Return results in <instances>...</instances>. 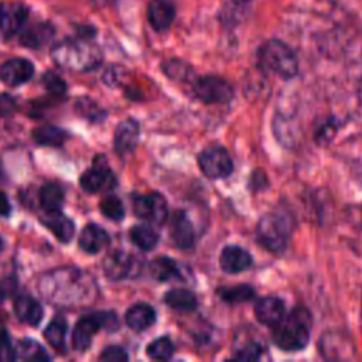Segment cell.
<instances>
[{
	"label": "cell",
	"mask_w": 362,
	"mask_h": 362,
	"mask_svg": "<svg viewBox=\"0 0 362 362\" xmlns=\"http://www.w3.org/2000/svg\"><path fill=\"white\" fill-rule=\"evenodd\" d=\"M55 28L49 23H34L28 25L20 35V44L28 48H41L52 40Z\"/></svg>",
	"instance_id": "ffe728a7"
},
{
	"label": "cell",
	"mask_w": 362,
	"mask_h": 362,
	"mask_svg": "<svg viewBox=\"0 0 362 362\" xmlns=\"http://www.w3.org/2000/svg\"><path fill=\"white\" fill-rule=\"evenodd\" d=\"M66 328H68V325H66V321H65L64 318L58 317V318L52 320V321L47 325L45 331H44V337H45L47 342H48L52 348H55V349H58V351L64 349V346H65Z\"/></svg>",
	"instance_id": "f1b7e54d"
},
{
	"label": "cell",
	"mask_w": 362,
	"mask_h": 362,
	"mask_svg": "<svg viewBox=\"0 0 362 362\" xmlns=\"http://www.w3.org/2000/svg\"><path fill=\"white\" fill-rule=\"evenodd\" d=\"M16 359L20 361H49V355L45 349L31 338H24L16 348Z\"/></svg>",
	"instance_id": "d4e9b609"
},
{
	"label": "cell",
	"mask_w": 362,
	"mask_h": 362,
	"mask_svg": "<svg viewBox=\"0 0 362 362\" xmlns=\"http://www.w3.org/2000/svg\"><path fill=\"white\" fill-rule=\"evenodd\" d=\"M16 359V349L11 346V342L7 337V334L0 335V361L1 362H8Z\"/></svg>",
	"instance_id": "ab89813d"
},
{
	"label": "cell",
	"mask_w": 362,
	"mask_h": 362,
	"mask_svg": "<svg viewBox=\"0 0 362 362\" xmlns=\"http://www.w3.org/2000/svg\"><path fill=\"white\" fill-rule=\"evenodd\" d=\"M54 62L65 69L89 72L102 64V51L88 37L68 38L55 44L51 49Z\"/></svg>",
	"instance_id": "7a4b0ae2"
},
{
	"label": "cell",
	"mask_w": 362,
	"mask_h": 362,
	"mask_svg": "<svg viewBox=\"0 0 362 362\" xmlns=\"http://www.w3.org/2000/svg\"><path fill=\"white\" fill-rule=\"evenodd\" d=\"M133 211L139 218L161 225L167 218V202L158 192L137 195L133 198Z\"/></svg>",
	"instance_id": "ba28073f"
},
{
	"label": "cell",
	"mask_w": 362,
	"mask_h": 362,
	"mask_svg": "<svg viewBox=\"0 0 362 362\" xmlns=\"http://www.w3.org/2000/svg\"><path fill=\"white\" fill-rule=\"evenodd\" d=\"M28 7L17 1H6L0 4V31L6 37H13L21 31L28 20Z\"/></svg>",
	"instance_id": "9c48e42d"
},
{
	"label": "cell",
	"mask_w": 362,
	"mask_h": 362,
	"mask_svg": "<svg viewBox=\"0 0 362 362\" xmlns=\"http://www.w3.org/2000/svg\"><path fill=\"white\" fill-rule=\"evenodd\" d=\"M130 239L141 250H151L158 242V235L147 225H134L130 230Z\"/></svg>",
	"instance_id": "83f0119b"
},
{
	"label": "cell",
	"mask_w": 362,
	"mask_h": 362,
	"mask_svg": "<svg viewBox=\"0 0 362 362\" xmlns=\"http://www.w3.org/2000/svg\"><path fill=\"white\" fill-rule=\"evenodd\" d=\"M42 82L52 96H62L66 92L65 82L61 79V76H58L54 72H47L42 76Z\"/></svg>",
	"instance_id": "74e56055"
},
{
	"label": "cell",
	"mask_w": 362,
	"mask_h": 362,
	"mask_svg": "<svg viewBox=\"0 0 362 362\" xmlns=\"http://www.w3.org/2000/svg\"><path fill=\"white\" fill-rule=\"evenodd\" d=\"M3 300H4V293H3V290H1V287H0V304L3 303Z\"/></svg>",
	"instance_id": "f6af8a7d"
},
{
	"label": "cell",
	"mask_w": 362,
	"mask_h": 362,
	"mask_svg": "<svg viewBox=\"0 0 362 362\" xmlns=\"http://www.w3.org/2000/svg\"><path fill=\"white\" fill-rule=\"evenodd\" d=\"M109 243L107 232L98 225H88L79 236V246L86 253H98Z\"/></svg>",
	"instance_id": "44dd1931"
},
{
	"label": "cell",
	"mask_w": 362,
	"mask_h": 362,
	"mask_svg": "<svg viewBox=\"0 0 362 362\" xmlns=\"http://www.w3.org/2000/svg\"><path fill=\"white\" fill-rule=\"evenodd\" d=\"M40 202L45 211H59L64 202V191L57 184H45L40 191Z\"/></svg>",
	"instance_id": "f546056e"
},
{
	"label": "cell",
	"mask_w": 362,
	"mask_h": 362,
	"mask_svg": "<svg viewBox=\"0 0 362 362\" xmlns=\"http://www.w3.org/2000/svg\"><path fill=\"white\" fill-rule=\"evenodd\" d=\"M17 109L16 99L8 95V93H1L0 95V117L11 116Z\"/></svg>",
	"instance_id": "60d3db41"
},
{
	"label": "cell",
	"mask_w": 362,
	"mask_h": 362,
	"mask_svg": "<svg viewBox=\"0 0 362 362\" xmlns=\"http://www.w3.org/2000/svg\"><path fill=\"white\" fill-rule=\"evenodd\" d=\"M150 274L158 281H168L180 276L177 263L170 257H157L150 263Z\"/></svg>",
	"instance_id": "4316f807"
},
{
	"label": "cell",
	"mask_w": 362,
	"mask_h": 362,
	"mask_svg": "<svg viewBox=\"0 0 362 362\" xmlns=\"http://www.w3.org/2000/svg\"><path fill=\"white\" fill-rule=\"evenodd\" d=\"M103 269L112 280H122L133 277L139 269V263L134 256L126 252H115L106 257Z\"/></svg>",
	"instance_id": "7c38bea8"
},
{
	"label": "cell",
	"mask_w": 362,
	"mask_h": 362,
	"mask_svg": "<svg viewBox=\"0 0 362 362\" xmlns=\"http://www.w3.org/2000/svg\"><path fill=\"white\" fill-rule=\"evenodd\" d=\"M33 139L41 146L59 147L68 139V133L54 124H42L33 130Z\"/></svg>",
	"instance_id": "cb8c5ba5"
},
{
	"label": "cell",
	"mask_w": 362,
	"mask_h": 362,
	"mask_svg": "<svg viewBox=\"0 0 362 362\" xmlns=\"http://www.w3.org/2000/svg\"><path fill=\"white\" fill-rule=\"evenodd\" d=\"M359 102H361V106H362V82H361V86H359Z\"/></svg>",
	"instance_id": "ee69618b"
},
{
	"label": "cell",
	"mask_w": 362,
	"mask_h": 362,
	"mask_svg": "<svg viewBox=\"0 0 362 362\" xmlns=\"http://www.w3.org/2000/svg\"><path fill=\"white\" fill-rule=\"evenodd\" d=\"M0 249H1V239H0Z\"/></svg>",
	"instance_id": "bcb514c9"
},
{
	"label": "cell",
	"mask_w": 362,
	"mask_h": 362,
	"mask_svg": "<svg viewBox=\"0 0 362 362\" xmlns=\"http://www.w3.org/2000/svg\"><path fill=\"white\" fill-rule=\"evenodd\" d=\"M11 211V206H10V202H8V198L4 192L0 191V218H4V216H8Z\"/></svg>",
	"instance_id": "b9f144b4"
},
{
	"label": "cell",
	"mask_w": 362,
	"mask_h": 362,
	"mask_svg": "<svg viewBox=\"0 0 362 362\" xmlns=\"http://www.w3.org/2000/svg\"><path fill=\"white\" fill-rule=\"evenodd\" d=\"M198 164L202 173L214 180L226 178L233 171V161L223 147H208L198 156Z\"/></svg>",
	"instance_id": "52a82bcc"
},
{
	"label": "cell",
	"mask_w": 362,
	"mask_h": 362,
	"mask_svg": "<svg viewBox=\"0 0 362 362\" xmlns=\"http://www.w3.org/2000/svg\"><path fill=\"white\" fill-rule=\"evenodd\" d=\"M219 266L225 273H242L252 266V255L236 245L225 246L219 256Z\"/></svg>",
	"instance_id": "2e32d148"
},
{
	"label": "cell",
	"mask_w": 362,
	"mask_h": 362,
	"mask_svg": "<svg viewBox=\"0 0 362 362\" xmlns=\"http://www.w3.org/2000/svg\"><path fill=\"white\" fill-rule=\"evenodd\" d=\"M294 222L291 215L284 211L264 214L256 225L255 233L257 243L272 253H281L291 238Z\"/></svg>",
	"instance_id": "277c9868"
},
{
	"label": "cell",
	"mask_w": 362,
	"mask_h": 362,
	"mask_svg": "<svg viewBox=\"0 0 362 362\" xmlns=\"http://www.w3.org/2000/svg\"><path fill=\"white\" fill-rule=\"evenodd\" d=\"M100 359L109 361V362H122V361H127L129 356L123 348L112 345L103 349V352L100 354Z\"/></svg>",
	"instance_id": "f35d334b"
},
{
	"label": "cell",
	"mask_w": 362,
	"mask_h": 362,
	"mask_svg": "<svg viewBox=\"0 0 362 362\" xmlns=\"http://www.w3.org/2000/svg\"><path fill=\"white\" fill-rule=\"evenodd\" d=\"M259 66L284 81L296 78L300 72L298 57L294 49L279 38L266 40L256 52Z\"/></svg>",
	"instance_id": "3957f363"
},
{
	"label": "cell",
	"mask_w": 362,
	"mask_h": 362,
	"mask_svg": "<svg viewBox=\"0 0 362 362\" xmlns=\"http://www.w3.org/2000/svg\"><path fill=\"white\" fill-rule=\"evenodd\" d=\"M320 354L331 361H349L356 358V349L352 338L342 331H327L318 342Z\"/></svg>",
	"instance_id": "8992f818"
},
{
	"label": "cell",
	"mask_w": 362,
	"mask_h": 362,
	"mask_svg": "<svg viewBox=\"0 0 362 362\" xmlns=\"http://www.w3.org/2000/svg\"><path fill=\"white\" fill-rule=\"evenodd\" d=\"M266 345L262 341H249L233 352V358L239 361H257L266 352Z\"/></svg>",
	"instance_id": "d6a6232c"
},
{
	"label": "cell",
	"mask_w": 362,
	"mask_h": 362,
	"mask_svg": "<svg viewBox=\"0 0 362 362\" xmlns=\"http://www.w3.org/2000/svg\"><path fill=\"white\" fill-rule=\"evenodd\" d=\"M192 90L194 95L205 103H226L235 95L232 85L216 75L197 78L194 81Z\"/></svg>",
	"instance_id": "5b68a950"
},
{
	"label": "cell",
	"mask_w": 362,
	"mask_h": 362,
	"mask_svg": "<svg viewBox=\"0 0 362 362\" xmlns=\"http://www.w3.org/2000/svg\"><path fill=\"white\" fill-rule=\"evenodd\" d=\"M361 219H362V209H361Z\"/></svg>",
	"instance_id": "7dc6e473"
},
{
	"label": "cell",
	"mask_w": 362,
	"mask_h": 362,
	"mask_svg": "<svg viewBox=\"0 0 362 362\" xmlns=\"http://www.w3.org/2000/svg\"><path fill=\"white\" fill-rule=\"evenodd\" d=\"M156 321L154 310L146 304L139 303L130 307L126 313V324L134 331H144Z\"/></svg>",
	"instance_id": "603a6c76"
},
{
	"label": "cell",
	"mask_w": 362,
	"mask_h": 362,
	"mask_svg": "<svg viewBox=\"0 0 362 362\" xmlns=\"http://www.w3.org/2000/svg\"><path fill=\"white\" fill-rule=\"evenodd\" d=\"M164 301L167 303V305H170L174 310H180V311H192L197 307V298L192 294V291L185 290V288H175V290H170L165 297Z\"/></svg>",
	"instance_id": "484cf974"
},
{
	"label": "cell",
	"mask_w": 362,
	"mask_h": 362,
	"mask_svg": "<svg viewBox=\"0 0 362 362\" xmlns=\"http://www.w3.org/2000/svg\"><path fill=\"white\" fill-rule=\"evenodd\" d=\"M100 211L106 218H109L112 221H120L124 216V206H123L122 201L113 195L102 199Z\"/></svg>",
	"instance_id": "d590c367"
},
{
	"label": "cell",
	"mask_w": 362,
	"mask_h": 362,
	"mask_svg": "<svg viewBox=\"0 0 362 362\" xmlns=\"http://www.w3.org/2000/svg\"><path fill=\"white\" fill-rule=\"evenodd\" d=\"M219 297L229 303V304H238L249 301L255 297V290L247 284H239L233 287H223L219 291Z\"/></svg>",
	"instance_id": "4dcf8cb0"
},
{
	"label": "cell",
	"mask_w": 362,
	"mask_h": 362,
	"mask_svg": "<svg viewBox=\"0 0 362 362\" xmlns=\"http://www.w3.org/2000/svg\"><path fill=\"white\" fill-rule=\"evenodd\" d=\"M34 75V65L25 58H11L0 66V79L8 86L28 82Z\"/></svg>",
	"instance_id": "4fadbf2b"
},
{
	"label": "cell",
	"mask_w": 362,
	"mask_h": 362,
	"mask_svg": "<svg viewBox=\"0 0 362 362\" xmlns=\"http://www.w3.org/2000/svg\"><path fill=\"white\" fill-rule=\"evenodd\" d=\"M79 184L89 194L99 192L115 185V178L102 156L95 157L93 167L81 175Z\"/></svg>",
	"instance_id": "30bf717a"
},
{
	"label": "cell",
	"mask_w": 362,
	"mask_h": 362,
	"mask_svg": "<svg viewBox=\"0 0 362 362\" xmlns=\"http://www.w3.org/2000/svg\"><path fill=\"white\" fill-rule=\"evenodd\" d=\"M174 354V345L173 342L165 338V337H161V338H157L156 341H153L148 346H147V355L153 359H157V361H164V359H168L171 358V355Z\"/></svg>",
	"instance_id": "e575fe53"
},
{
	"label": "cell",
	"mask_w": 362,
	"mask_h": 362,
	"mask_svg": "<svg viewBox=\"0 0 362 362\" xmlns=\"http://www.w3.org/2000/svg\"><path fill=\"white\" fill-rule=\"evenodd\" d=\"M147 17L156 31H164L174 21L175 7L170 0H151L147 7Z\"/></svg>",
	"instance_id": "e0dca14e"
},
{
	"label": "cell",
	"mask_w": 362,
	"mask_h": 362,
	"mask_svg": "<svg viewBox=\"0 0 362 362\" xmlns=\"http://www.w3.org/2000/svg\"><path fill=\"white\" fill-rule=\"evenodd\" d=\"M170 236L177 247L189 250L195 243V230L191 219L184 211H177L170 222Z\"/></svg>",
	"instance_id": "8fae6325"
},
{
	"label": "cell",
	"mask_w": 362,
	"mask_h": 362,
	"mask_svg": "<svg viewBox=\"0 0 362 362\" xmlns=\"http://www.w3.org/2000/svg\"><path fill=\"white\" fill-rule=\"evenodd\" d=\"M75 109L81 116H83L89 120H93V122H99L106 116V112L96 102H93L89 98L78 99Z\"/></svg>",
	"instance_id": "836d02e7"
},
{
	"label": "cell",
	"mask_w": 362,
	"mask_h": 362,
	"mask_svg": "<svg viewBox=\"0 0 362 362\" xmlns=\"http://www.w3.org/2000/svg\"><path fill=\"white\" fill-rule=\"evenodd\" d=\"M253 311L260 324L273 328L284 317L286 305L280 297L266 296L256 301Z\"/></svg>",
	"instance_id": "5bb4252c"
},
{
	"label": "cell",
	"mask_w": 362,
	"mask_h": 362,
	"mask_svg": "<svg viewBox=\"0 0 362 362\" xmlns=\"http://www.w3.org/2000/svg\"><path fill=\"white\" fill-rule=\"evenodd\" d=\"M163 71L165 72L167 76H170L174 81H189L192 76V68L181 61V59H168L167 62L163 64Z\"/></svg>",
	"instance_id": "1f68e13d"
},
{
	"label": "cell",
	"mask_w": 362,
	"mask_h": 362,
	"mask_svg": "<svg viewBox=\"0 0 362 362\" xmlns=\"http://www.w3.org/2000/svg\"><path fill=\"white\" fill-rule=\"evenodd\" d=\"M337 129H338V123L334 120V117H327L324 122L317 124L315 141L320 144L329 143L332 140Z\"/></svg>",
	"instance_id": "8d00e7d4"
},
{
	"label": "cell",
	"mask_w": 362,
	"mask_h": 362,
	"mask_svg": "<svg viewBox=\"0 0 362 362\" xmlns=\"http://www.w3.org/2000/svg\"><path fill=\"white\" fill-rule=\"evenodd\" d=\"M313 329V315L304 305L290 310L273 327L272 341L284 352H298L308 345Z\"/></svg>",
	"instance_id": "6da1fadb"
},
{
	"label": "cell",
	"mask_w": 362,
	"mask_h": 362,
	"mask_svg": "<svg viewBox=\"0 0 362 362\" xmlns=\"http://www.w3.org/2000/svg\"><path fill=\"white\" fill-rule=\"evenodd\" d=\"M14 313L21 322L28 325H37L42 318L41 304L30 296H20L14 301Z\"/></svg>",
	"instance_id": "7402d4cb"
},
{
	"label": "cell",
	"mask_w": 362,
	"mask_h": 362,
	"mask_svg": "<svg viewBox=\"0 0 362 362\" xmlns=\"http://www.w3.org/2000/svg\"><path fill=\"white\" fill-rule=\"evenodd\" d=\"M250 1H252V0H232V3H233L235 6H238V7H245V6H247Z\"/></svg>",
	"instance_id": "7bdbcfd3"
},
{
	"label": "cell",
	"mask_w": 362,
	"mask_h": 362,
	"mask_svg": "<svg viewBox=\"0 0 362 362\" xmlns=\"http://www.w3.org/2000/svg\"><path fill=\"white\" fill-rule=\"evenodd\" d=\"M102 328V321L99 313L82 317L72 332V346L78 352H83L90 346L92 337Z\"/></svg>",
	"instance_id": "9a60e30c"
},
{
	"label": "cell",
	"mask_w": 362,
	"mask_h": 362,
	"mask_svg": "<svg viewBox=\"0 0 362 362\" xmlns=\"http://www.w3.org/2000/svg\"><path fill=\"white\" fill-rule=\"evenodd\" d=\"M140 127L133 119H126L119 123L115 133V150L119 154H127L134 150L139 143Z\"/></svg>",
	"instance_id": "ac0fdd59"
},
{
	"label": "cell",
	"mask_w": 362,
	"mask_h": 362,
	"mask_svg": "<svg viewBox=\"0 0 362 362\" xmlns=\"http://www.w3.org/2000/svg\"><path fill=\"white\" fill-rule=\"evenodd\" d=\"M40 219L44 226H47L57 236L59 242H69L74 236V222L59 211H45V214Z\"/></svg>",
	"instance_id": "d6986e66"
}]
</instances>
